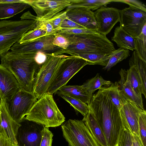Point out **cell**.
<instances>
[{
	"label": "cell",
	"mask_w": 146,
	"mask_h": 146,
	"mask_svg": "<svg viewBox=\"0 0 146 146\" xmlns=\"http://www.w3.org/2000/svg\"><path fill=\"white\" fill-rule=\"evenodd\" d=\"M20 123L15 121L8 111L7 103L0 99V134L13 145H18L16 137Z\"/></svg>",
	"instance_id": "2e32d148"
},
{
	"label": "cell",
	"mask_w": 146,
	"mask_h": 146,
	"mask_svg": "<svg viewBox=\"0 0 146 146\" xmlns=\"http://www.w3.org/2000/svg\"><path fill=\"white\" fill-rule=\"evenodd\" d=\"M61 128L69 146H100L82 120L69 119Z\"/></svg>",
	"instance_id": "ba28073f"
},
{
	"label": "cell",
	"mask_w": 146,
	"mask_h": 146,
	"mask_svg": "<svg viewBox=\"0 0 146 146\" xmlns=\"http://www.w3.org/2000/svg\"><path fill=\"white\" fill-rule=\"evenodd\" d=\"M61 29H85L82 26L69 19L67 17L63 21L61 25Z\"/></svg>",
	"instance_id": "b9f144b4"
},
{
	"label": "cell",
	"mask_w": 146,
	"mask_h": 146,
	"mask_svg": "<svg viewBox=\"0 0 146 146\" xmlns=\"http://www.w3.org/2000/svg\"><path fill=\"white\" fill-rule=\"evenodd\" d=\"M36 29H42L46 32V36L54 35L57 32L53 29L51 23L48 21H41L37 19Z\"/></svg>",
	"instance_id": "8d00e7d4"
},
{
	"label": "cell",
	"mask_w": 146,
	"mask_h": 146,
	"mask_svg": "<svg viewBox=\"0 0 146 146\" xmlns=\"http://www.w3.org/2000/svg\"><path fill=\"white\" fill-rule=\"evenodd\" d=\"M94 13L97 24V32L101 35L108 34L120 21L119 10L115 8L102 7Z\"/></svg>",
	"instance_id": "9a60e30c"
},
{
	"label": "cell",
	"mask_w": 146,
	"mask_h": 146,
	"mask_svg": "<svg viewBox=\"0 0 146 146\" xmlns=\"http://www.w3.org/2000/svg\"><path fill=\"white\" fill-rule=\"evenodd\" d=\"M119 12V26L134 38L139 36L146 24V12L129 7Z\"/></svg>",
	"instance_id": "30bf717a"
},
{
	"label": "cell",
	"mask_w": 146,
	"mask_h": 146,
	"mask_svg": "<svg viewBox=\"0 0 146 146\" xmlns=\"http://www.w3.org/2000/svg\"><path fill=\"white\" fill-rule=\"evenodd\" d=\"M66 11V16L69 19L85 29L97 31V24L94 12L92 11L80 7Z\"/></svg>",
	"instance_id": "ac0fdd59"
},
{
	"label": "cell",
	"mask_w": 146,
	"mask_h": 146,
	"mask_svg": "<svg viewBox=\"0 0 146 146\" xmlns=\"http://www.w3.org/2000/svg\"><path fill=\"white\" fill-rule=\"evenodd\" d=\"M129 68L126 70L127 79L129 80L136 94L139 96L143 94V88L141 78L135 66L129 62Z\"/></svg>",
	"instance_id": "d4e9b609"
},
{
	"label": "cell",
	"mask_w": 146,
	"mask_h": 146,
	"mask_svg": "<svg viewBox=\"0 0 146 146\" xmlns=\"http://www.w3.org/2000/svg\"><path fill=\"white\" fill-rule=\"evenodd\" d=\"M88 64L85 59L78 56H68L60 64L47 90L46 93L53 95L84 66Z\"/></svg>",
	"instance_id": "52a82bcc"
},
{
	"label": "cell",
	"mask_w": 146,
	"mask_h": 146,
	"mask_svg": "<svg viewBox=\"0 0 146 146\" xmlns=\"http://www.w3.org/2000/svg\"><path fill=\"white\" fill-rule=\"evenodd\" d=\"M35 76L33 93L37 100L46 93L47 90L60 64L68 56L63 54H46Z\"/></svg>",
	"instance_id": "8992f818"
},
{
	"label": "cell",
	"mask_w": 146,
	"mask_h": 146,
	"mask_svg": "<svg viewBox=\"0 0 146 146\" xmlns=\"http://www.w3.org/2000/svg\"><path fill=\"white\" fill-rule=\"evenodd\" d=\"M30 7L29 0L19 3H0V20L11 18Z\"/></svg>",
	"instance_id": "7402d4cb"
},
{
	"label": "cell",
	"mask_w": 146,
	"mask_h": 146,
	"mask_svg": "<svg viewBox=\"0 0 146 146\" xmlns=\"http://www.w3.org/2000/svg\"><path fill=\"white\" fill-rule=\"evenodd\" d=\"M31 6L36 13L37 19L48 21L71 4L70 0H29Z\"/></svg>",
	"instance_id": "7c38bea8"
},
{
	"label": "cell",
	"mask_w": 146,
	"mask_h": 146,
	"mask_svg": "<svg viewBox=\"0 0 146 146\" xmlns=\"http://www.w3.org/2000/svg\"><path fill=\"white\" fill-rule=\"evenodd\" d=\"M12 146H18V145H12Z\"/></svg>",
	"instance_id": "7dc6e473"
},
{
	"label": "cell",
	"mask_w": 146,
	"mask_h": 146,
	"mask_svg": "<svg viewBox=\"0 0 146 146\" xmlns=\"http://www.w3.org/2000/svg\"><path fill=\"white\" fill-rule=\"evenodd\" d=\"M57 95L69 103L76 111L80 112L84 117L89 113V108L86 104L79 100L67 95L62 94H58Z\"/></svg>",
	"instance_id": "4dcf8cb0"
},
{
	"label": "cell",
	"mask_w": 146,
	"mask_h": 146,
	"mask_svg": "<svg viewBox=\"0 0 146 146\" xmlns=\"http://www.w3.org/2000/svg\"><path fill=\"white\" fill-rule=\"evenodd\" d=\"M82 120L100 146H107L102 131L97 121L89 111Z\"/></svg>",
	"instance_id": "44dd1931"
},
{
	"label": "cell",
	"mask_w": 146,
	"mask_h": 146,
	"mask_svg": "<svg viewBox=\"0 0 146 146\" xmlns=\"http://www.w3.org/2000/svg\"><path fill=\"white\" fill-rule=\"evenodd\" d=\"M20 90L13 74L0 64V99L9 103Z\"/></svg>",
	"instance_id": "e0dca14e"
},
{
	"label": "cell",
	"mask_w": 146,
	"mask_h": 146,
	"mask_svg": "<svg viewBox=\"0 0 146 146\" xmlns=\"http://www.w3.org/2000/svg\"><path fill=\"white\" fill-rule=\"evenodd\" d=\"M119 146H133L131 133L129 130L125 128L124 129L122 133Z\"/></svg>",
	"instance_id": "ab89813d"
},
{
	"label": "cell",
	"mask_w": 146,
	"mask_h": 146,
	"mask_svg": "<svg viewBox=\"0 0 146 146\" xmlns=\"http://www.w3.org/2000/svg\"><path fill=\"white\" fill-rule=\"evenodd\" d=\"M65 119L52 95L46 93L36 101L24 119L48 128L59 126L65 121Z\"/></svg>",
	"instance_id": "277c9868"
},
{
	"label": "cell",
	"mask_w": 146,
	"mask_h": 146,
	"mask_svg": "<svg viewBox=\"0 0 146 146\" xmlns=\"http://www.w3.org/2000/svg\"><path fill=\"white\" fill-rule=\"evenodd\" d=\"M131 133L132 135V141L133 146H143L140 138L136 135Z\"/></svg>",
	"instance_id": "ee69618b"
},
{
	"label": "cell",
	"mask_w": 146,
	"mask_h": 146,
	"mask_svg": "<svg viewBox=\"0 0 146 146\" xmlns=\"http://www.w3.org/2000/svg\"><path fill=\"white\" fill-rule=\"evenodd\" d=\"M37 100L33 93L20 89L7 103L9 113L15 121L20 123Z\"/></svg>",
	"instance_id": "8fae6325"
},
{
	"label": "cell",
	"mask_w": 146,
	"mask_h": 146,
	"mask_svg": "<svg viewBox=\"0 0 146 146\" xmlns=\"http://www.w3.org/2000/svg\"><path fill=\"white\" fill-rule=\"evenodd\" d=\"M36 54H19L11 51L0 56L1 64L14 76L20 89L31 93L35 76L41 65L35 60Z\"/></svg>",
	"instance_id": "7a4b0ae2"
},
{
	"label": "cell",
	"mask_w": 146,
	"mask_h": 146,
	"mask_svg": "<svg viewBox=\"0 0 146 146\" xmlns=\"http://www.w3.org/2000/svg\"><path fill=\"white\" fill-rule=\"evenodd\" d=\"M26 120V119H25ZM26 120L18 129L16 139L18 146H40L44 126Z\"/></svg>",
	"instance_id": "4fadbf2b"
},
{
	"label": "cell",
	"mask_w": 146,
	"mask_h": 146,
	"mask_svg": "<svg viewBox=\"0 0 146 146\" xmlns=\"http://www.w3.org/2000/svg\"><path fill=\"white\" fill-rule=\"evenodd\" d=\"M70 41V44L64 53L77 56L84 54L110 55L115 49L106 35L99 33L82 35L61 34Z\"/></svg>",
	"instance_id": "3957f363"
},
{
	"label": "cell",
	"mask_w": 146,
	"mask_h": 146,
	"mask_svg": "<svg viewBox=\"0 0 146 146\" xmlns=\"http://www.w3.org/2000/svg\"><path fill=\"white\" fill-rule=\"evenodd\" d=\"M24 1V0H0V3H12L22 2Z\"/></svg>",
	"instance_id": "bcb514c9"
},
{
	"label": "cell",
	"mask_w": 146,
	"mask_h": 146,
	"mask_svg": "<svg viewBox=\"0 0 146 146\" xmlns=\"http://www.w3.org/2000/svg\"><path fill=\"white\" fill-rule=\"evenodd\" d=\"M44 36H46L45 31L41 29L35 28L25 33L17 42L23 43L30 42Z\"/></svg>",
	"instance_id": "1f68e13d"
},
{
	"label": "cell",
	"mask_w": 146,
	"mask_h": 146,
	"mask_svg": "<svg viewBox=\"0 0 146 146\" xmlns=\"http://www.w3.org/2000/svg\"><path fill=\"white\" fill-rule=\"evenodd\" d=\"M52 43L64 49H66L70 44V41L66 38L58 33L54 35Z\"/></svg>",
	"instance_id": "74e56055"
},
{
	"label": "cell",
	"mask_w": 146,
	"mask_h": 146,
	"mask_svg": "<svg viewBox=\"0 0 146 146\" xmlns=\"http://www.w3.org/2000/svg\"><path fill=\"white\" fill-rule=\"evenodd\" d=\"M57 33L73 35H82L99 33L97 31L86 29H61Z\"/></svg>",
	"instance_id": "d590c367"
},
{
	"label": "cell",
	"mask_w": 146,
	"mask_h": 146,
	"mask_svg": "<svg viewBox=\"0 0 146 146\" xmlns=\"http://www.w3.org/2000/svg\"><path fill=\"white\" fill-rule=\"evenodd\" d=\"M135 51L140 58L146 63V24L141 33L134 38Z\"/></svg>",
	"instance_id": "f1b7e54d"
},
{
	"label": "cell",
	"mask_w": 146,
	"mask_h": 146,
	"mask_svg": "<svg viewBox=\"0 0 146 146\" xmlns=\"http://www.w3.org/2000/svg\"><path fill=\"white\" fill-rule=\"evenodd\" d=\"M130 56L129 50L120 47L115 50L110 55L107 65L103 68L105 70L109 71L118 63L126 59Z\"/></svg>",
	"instance_id": "83f0119b"
},
{
	"label": "cell",
	"mask_w": 146,
	"mask_h": 146,
	"mask_svg": "<svg viewBox=\"0 0 146 146\" xmlns=\"http://www.w3.org/2000/svg\"><path fill=\"white\" fill-rule=\"evenodd\" d=\"M138 127L140 136L143 146H146V111L142 110L138 119Z\"/></svg>",
	"instance_id": "d6a6232c"
},
{
	"label": "cell",
	"mask_w": 146,
	"mask_h": 146,
	"mask_svg": "<svg viewBox=\"0 0 146 146\" xmlns=\"http://www.w3.org/2000/svg\"><path fill=\"white\" fill-rule=\"evenodd\" d=\"M53 134L48 128L44 127L40 146H52Z\"/></svg>",
	"instance_id": "f35d334b"
},
{
	"label": "cell",
	"mask_w": 146,
	"mask_h": 146,
	"mask_svg": "<svg viewBox=\"0 0 146 146\" xmlns=\"http://www.w3.org/2000/svg\"><path fill=\"white\" fill-rule=\"evenodd\" d=\"M55 94L67 95L87 104L90 102L92 96L82 85H66L60 88Z\"/></svg>",
	"instance_id": "ffe728a7"
},
{
	"label": "cell",
	"mask_w": 146,
	"mask_h": 146,
	"mask_svg": "<svg viewBox=\"0 0 146 146\" xmlns=\"http://www.w3.org/2000/svg\"><path fill=\"white\" fill-rule=\"evenodd\" d=\"M121 107L120 110L125 128L140 137L138 127L139 114L143 110L133 102L126 99L119 92Z\"/></svg>",
	"instance_id": "5bb4252c"
},
{
	"label": "cell",
	"mask_w": 146,
	"mask_h": 146,
	"mask_svg": "<svg viewBox=\"0 0 146 146\" xmlns=\"http://www.w3.org/2000/svg\"><path fill=\"white\" fill-rule=\"evenodd\" d=\"M80 57L86 60L89 65H98L106 66L108 62L110 55H105L95 54H84L78 55Z\"/></svg>",
	"instance_id": "f546056e"
},
{
	"label": "cell",
	"mask_w": 146,
	"mask_h": 146,
	"mask_svg": "<svg viewBox=\"0 0 146 146\" xmlns=\"http://www.w3.org/2000/svg\"><path fill=\"white\" fill-rule=\"evenodd\" d=\"M54 35L44 36L34 40L23 43L17 42L10 50L17 53H36L40 52L46 54L61 55L64 49L53 44Z\"/></svg>",
	"instance_id": "9c48e42d"
},
{
	"label": "cell",
	"mask_w": 146,
	"mask_h": 146,
	"mask_svg": "<svg viewBox=\"0 0 146 146\" xmlns=\"http://www.w3.org/2000/svg\"><path fill=\"white\" fill-rule=\"evenodd\" d=\"M88 105L104 133L107 146H119L125 128L120 111L111 100L108 86L99 89Z\"/></svg>",
	"instance_id": "6da1fadb"
},
{
	"label": "cell",
	"mask_w": 146,
	"mask_h": 146,
	"mask_svg": "<svg viewBox=\"0 0 146 146\" xmlns=\"http://www.w3.org/2000/svg\"><path fill=\"white\" fill-rule=\"evenodd\" d=\"M112 84L110 81L106 80L97 73L94 77L88 80L82 85L91 94L103 86H109Z\"/></svg>",
	"instance_id": "4316f807"
},
{
	"label": "cell",
	"mask_w": 146,
	"mask_h": 146,
	"mask_svg": "<svg viewBox=\"0 0 146 146\" xmlns=\"http://www.w3.org/2000/svg\"><path fill=\"white\" fill-rule=\"evenodd\" d=\"M113 2H119L127 4L129 7L146 12L145 5L142 2L136 0H113Z\"/></svg>",
	"instance_id": "60d3db41"
},
{
	"label": "cell",
	"mask_w": 146,
	"mask_h": 146,
	"mask_svg": "<svg viewBox=\"0 0 146 146\" xmlns=\"http://www.w3.org/2000/svg\"><path fill=\"white\" fill-rule=\"evenodd\" d=\"M21 18L0 21V56L8 51L25 33L36 27V21Z\"/></svg>",
	"instance_id": "5b68a950"
},
{
	"label": "cell",
	"mask_w": 146,
	"mask_h": 146,
	"mask_svg": "<svg viewBox=\"0 0 146 146\" xmlns=\"http://www.w3.org/2000/svg\"><path fill=\"white\" fill-rule=\"evenodd\" d=\"M12 145L7 138L0 134V146H12Z\"/></svg>",
	"instance_id": "f6af8a7d"
},
{
	"label": "cell",
	"mask_w": 146,
	"mask_h": 146,
	"mask_svg": "<svg viewBox=\"0 0 146 146\" xmlns=\"http://www.w3.org/2000/svg\"><path fill=\"white\" fill-rule=\"evenodd\" d=\"M109 94L112 102L120 111L121 107L120 98L118 85L115 82L108 86Z\"/></svg>",
	"instance_id": "836d02e7"
},
{
	"label": "cell",
	"mask_w": 146,
	"mask_h": 146,
	"mask_svg": "<svg viewBox=\"0 0 146 146\" xmlns=\"http://www.w3.org/2000/svg\"><path fill=\"white\" fill-rule=\"evenodd\" d=\"M120 80L117 82L119 91L127 100L134 103L139 108L145 110L142 96L137 95L133 90L129 80L127 79L126 70L121 69L119 72Z\"/></svg>",
	"instance_id": "d6986e66"
},
{
	"label": "cell",
	"mask_w": 146,
	"mask_h": 146,
	"mask_svg": "<svg viewBox=\"0 0 146 146\" xmlns=\"http://www.w3.org/2000/svg\"><path fill=\"white\" fill-rule=\"evenodd\" d=\"M66 12V10L60 11L48 20L51 23L54 30L57 33L61 29V25L63 21L67 17Z\"/></svg>",
	"instance_id": "e575fe53"
},
{
	"label": "cell",
	"mask_w": 146,
	"mask_h": 146,
	"mask_svg": "<svg viewBox=\"0 0 146 146\" xmlns=\"http://www.w3.org/2000/svg\"><path fill=\"white\" fill-rule=\"evenodd\" d=\"M46 58V54L40 52H38L36 53L35 57L36 62L40 64H42L45 61Z\"/></svg>",
	"instance_id": "7bdbcfd3"
},
{
	"label": "cell",
	"mask_w": 146,
	"mask_h": 146,
	"mask_svg": "<svg viewBox=\"0 0 146 146\" xmlns=\"http://www.w3.org/2000/svg\"><path fill=\"white\" fill-rule=\"evenodd\" d=\"M71 4L68 6L66 11L77 8L82 7L91 10H97L102 7L113 2V0H70Z\"/></svg>",
	"instance_id": "cb8c5ba5"
},
{
	"label": "cell",
	"mask_w": 146,
	"mask_h": 146,
	"mask_svg": "<svg viewBox=\"0 0 146 146\" xmlns=\"http://www.w3.org/2000/svg\"><path fill=\"white\" fill-rule=\"evenodd\" d=\"M129 62L135 66L141 80L143 95L146 98V63L142 60L135 51L129 60Z\"/></svg>",
	"instance_id": "484cf974"
},
{
	"label": "cell",
	"mask_w": 146,
	"mask_h": 146,
	"mask_svg": "<svg viewBox=\"0 0 146 146\" xmlns=\"http://www.w3.org/2000/svg\"><path fill=\"white\" fill-rule=\"evenodd\" d=\"M111 40L118 47L132 51L135 50L134 38L120 26L115 27Z\"/></svg>",
	"instance_id": "603a6c76"
}]
</instances>
